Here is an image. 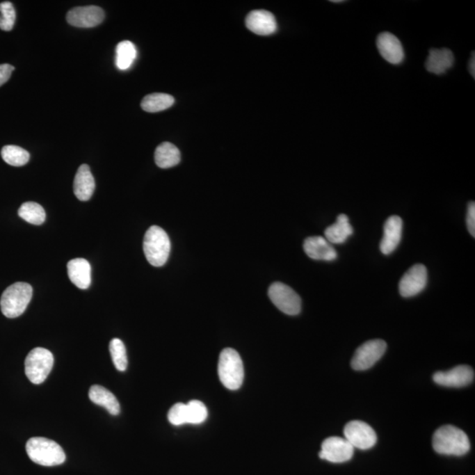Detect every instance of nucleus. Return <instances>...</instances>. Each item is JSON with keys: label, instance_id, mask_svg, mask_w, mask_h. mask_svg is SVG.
<instances>
[{"label": "nucleus", "instance_id": "nucleus-2", "mask_svg": "<svg viewBox=\"0 0 475 475\" xmlns=\"http://www.w3.org/2000/svg\"><path fill=\"white\" fill-rule=\"evenodd\" d=\"M26 451L33 462L43 467L59 466L66 458L61 445L45 437L31 438L26 444Z\"/></svg>", "mask_w": 475, "mask_h": 475}, {"label": "nucleus", "instance_id": "nucleus-14", "mask_svg": "<svg viewBox=\"0 0 475 475\" xmlns=\"http://www.w3.org/2000/svg\"><path fill=\"white\" fill-rule=\"evenodd\" d=\"M245 26L249 31L259 35L274 34L277 29L275 16L266 10H255L245 18Z\"/></svg>", "mask_w": 475, "mask_h": 475}, {"label": "nucleus", "instance_id": "nucleus-22", "mask_svg": "<svg viewBox=\"0 0 475 475\" xmlns=\"http://www.w3.org/2000/svg\"><path fill=\"white\" fill-rule=\"evenodd\" d=\"M454 56L448 49H431L426 61V69L435 74H443L453 66Z\"/></svg>", "mask_w": 475, "mask_h": 475}, {"label": "nucleus", "instance_id": "nucleus-28", "mask_svg": "<svg viewBox=\"0 0 475 475\" xmlns=\"http://www.w3.org/2000/svg\"><path fill=\"white\" fill-rule=\"evenodd\" d=\"M113 363L119 371H124L128 367V357L125 345L120 339L115 338L109 344Z\"/></svg>", "mask_w": 475, "mask_h": 475}, {"label": "nucleus", "instance_id": "nucleus-23", "mask_svg": "<svg viewBox=\"0 0 475 475\" xmlns=\"http://www.w3.org/2000/svg\"><path fill=\"white\" fill-rule=\"evenodd\" d=\"M155 162L159 168H170L181 161V152L175 145L164 142L156 148Z\"/></svg>", "mask_w": 475, "mask_h": 475}, {"label": "nucleus", "instance_id": "nucleus-29", "mask_svg": "<svg viewBox=\"0 0 475 475\" xmlns=\"http://www.w3.org/2000/svg\"><path fill=\"white\" fill-rule=\"evenodd\" d=\"M188 424H200L208 417V410L200 401H191L187 404Z\"/></svg>", "mask_w": 475, "mask_h": 475}, {"label": "nucleus", "instance_id": "nucleus-24", "mask_svg": "<svg viewBox=\"0 0 475 475\" xmlns=\"http://www.w3.org/2000/svg\"><path fill=\"white\" fill-rule=\"evenodd\" d=\"M175 99L168 94H151L146 95L141 102L143 111L149 113H157L166 111L174 105Z\"/></svg>", "mask_w": 475, "mask_h": 475}, {"label": "nucleus", "instance_id": "nucleus-30", "mask_svg": "<svg viewBox=\"0 0 475 475\" xmlns=\"http://www.w3.org/2000/svg\"><path fill=\"white\" fill-rule=\"evenodd\" d=\"M16 19L15 9L11 2L0 3V29L4 31H11Z\"/></svg>", "mask_w": 475, "mask_h": 475}, {"label": "nucleus", "instance_id": "nucleus-4", "mask_svg": "<svg viewBox=\"0 0 475 475\" xmlns=\"http://www.w3.org/2000/svg\"><path fill=\"white\" fill-rule=\"evenodd\" d=\"M32 296L33 288L31 284L19 282L10 285L3 292L0 300L2 314L10 319L21 316L31 303Z\"/></svg>", "mask_w": 475, "mask_h": 475}, {"label": "nucleus", "instance_id": "nucleus-13", "mask_svg": "<svg viewBox=\"0 0 475 475\" xmlns=\"http://www.w3.org/2000/svg\"><path fill=\"white\" fill-rule=\"evenodd\" d=\"M474 380L473 368L468 365L458 367L446 371H437L433 375L435 383L445 387H463L470 385Z\"/></svg>", "mask_w": 475, "mask_h": 475}, {"label": "nucleus", "instance_id": "nucleus-32", "mask_svg": "<svg viewBox=\"0 0 475 475\" xmlns=\"http://www.w3.org/2000/svg\"><path fill=\"white\" fill-rule=\"evenodd\" d=\"M467 225L470 234L474 237L475 236V204L474 202H470L468 204Z\"/></svg>", "mask_w": 475, "mask_h": 475}, {"label": "nucleus", "instance_id": "nucleus-19", "mask_svg": "<svg viewBox=\"0 0 475 475\" xmlns=\"http://www.w3.org/2000/svg\"><path fill=\"white\" fill-rule=\"evenodd\" d=\"M70 280L81 290H86L91 284V266L85 259L77 258L67 264Z\"/></svg>", "mask_w": 475, "mask_h": 475}, {"label": "nucleus", "instance_id": "nucleus-26", "mask_svg": "<svg viewBox=\"0 0 475 475\" xmlns=\"http://www.w3.org/2000/svg\"><path fill=\"white\" fill-rule=\"evenodd\" d=\"M19 217L24 219L29 224L40 225L45 223L46 214L45 209L34 202H26L19 209Z\"/></svg>", "mask_w": 475, "mask_h": 475}, {"label": "nucleus", "instance_id": "nucleus-27", "mask_svg": "<svg viewBox=\"0 0 475 475\" xmlns=\"http://www.w3.org/2000/svg\"><path fill=\"white\" fill-rule=\"evenodd\" d=\"M2 159L13 167H22L29 161L31 155L24 149L16 145H6L2 148Z\"/></svg>", "mask_w": 475, "mask_h": 475}, {"label": "nucleus", "instance_id": "nucleus-21", "mask_svg": "<svg viewBox=\"0 0 475 475\" xmlns=\"http://www.w3.org/2000/svg\"><path fill=\"white\" fill-rule=\"evenodd\" d=\"M325 239L331 244H343L353 234L350 219L345 214H340L337 218V222L325 229Z\"/></svg>", "mask_w": 475, "mask_h": 475}, {"label": "nucleus", "instance_id": "nucleus-3", "mask_svg": "<svg viewBox=\"0 0 475 475\" xmlns=\"http://www.w3.org/2000/svg\"><path fill=\"white\" fill-rule=\"evenodd\" d=\"M218 376L227 389L238 390L244 380V367L240 354L234 348L222 351L218 360Z\"/></svg>", "mask_w": 475, "mask_h": 475}, {"label": "nucleus", "instance_id": "nucleus-1", "mask_svg": "<svg viewBox=\"0 0 475 475\" xmlns=\"http://www.w3.org/2000/svg\"><path fill=\"white\" fill-rule=\"evenodd\" d=\"M433 445L436 453L453 456H463L471 447L467 435L453 425L438 428L434 433Z\"/></svg>", "mask_w": 475, "mask_h": 475}, {"label": "nucleus", "instance_id": "nucleus-15", "mask_svg": "<svg viewBox=\"0 0 475 475\" xmlns=\"http://www.w3.org/2000/svg\"><path fill=\"white\" fill-rule=\"evenodd\" d=\"M403 222L398 216H391L384 225V234L380 242L382 254L387 255L397 248L403 235Z\"/></svg>", "mask_w": 475, "mask_h": 475}, {"label": "nucleus", "instance_id": "nucleus-12", "mask_svg": "<svg viewBox=\"0 0 475 475\" xmlns=\"http://www.w3.org/2000/svg\"><path fill=\"white\" fill-rule=\"evenodd\" d=\"M104 11L99 6H79L70 10L66 21L77 28L89 29L101 24L104 21Z\"/></svg>", "mask_w": 475, "mask_h": 475}, {"label": "nucleus", "instance_id": "nucleus-11", "mask_svg": "<svg viewBox=\"0 0 475 475\" xmlns=\"http://www.w3.org/2000/svg\"><path fill=\"white\" fill-rule=\"evenodd\" d=\"M427 268L423 264H414L401 277L398 284L400 294L404 298L414 297L426 287Z\"/></svg>", "mask_w": 475, "mask_h": 475}, {"label": "nucleus", "instance_id": "nucleus-7", "mask_svg": "<svg viewBox=\"0 0 475 475\" xmlns=\"http://www.w3.org/2000/svg\"><path fill=\"white\" fill-rule=\"evenodd\" d=\"M268 297L279 310L288 315H297L301 311V298L290 287L277 282L268 289Z\"/></svg>", "mask_w": 475, "mask_h": 475}, {"label": "nucleus", "instance_id": "nucleus-33", "mask_svg": "<svg viewBox=\"0 0 475 475\" xmlns=\"http://www.w3.org/2000/svg\"><path fill=\"white\" fill-rule=\"evenodd\" d=\"M13 71H15V67L11 65H0V86L8 81Z\"/></svg>", "mask_w": 475, "mask_h": 475}, {"label": "nucleus", "instance_id": "nucleus-17", "mask_svg": "<svg viewBox=\"0 0 475 475\" xmlns=\"http://www.w3.org/2000/svg\"><path fill=\"white\" fill-rule=\"evenodd\" d=\"M303 247L307 257L314 260L331 261L337 258V250L333 245L321 236L305 239Z\"/></svg>", "mask_w": 475, "mask_h": 475}, {"label": "nucleus", "instance_id": "nucleus-16", "mask_svg": "<svg viewBox=\"0 0 475 475\" xmlns=\"http://www.w3.org/2000/svg\"><path fill=\"white\" fill-rule=\"evenodd\" d=\"M377 47L380 55L390 64L398 65L403 61L404 51L400 40L389 32L378 36Z\"/></svg>", "mask_w": 475, "mask_h": 475}, {"label": "nucleus", "instance_id": "nucleus-9", "mask_svg": "<svg viewBox=\"0 0 475 475\" xmlns=\"http://www.w3.org/2000/svg\"><path fill=\"white\" fill-rule=\"evenodd\" d=\"M345 440L354 448L369 450L377 443V434L370 425L362 421H351L344 430Z\"/></svg>", "mask_w": 475, "mask_h": 475}, {"label": "nucleus", "instance_id": "nucleus-8", "mask_svg": "<svg viewBox=\"0 0 475 475\" xmlns=\"http://www.w3.org/2000/svg\"><path fill=\"white\" fill-rule=\"evenodd\" d=\"M385 351L387 344L385 341L378 339L368 341L355 351L351 360V367L355 371L368 370L383 357Z\"/></svg>", "mask_w": 475, "mask_h": 475}, {"label": "nucleus", "instance_id": "nucleus-20", "mask_svg": "<svg viewBox=\"0 0 475 475\" xmlns=\"http://www.w3.org/2000/svg\"><path fill=\"white\" fill-rule=\"evenodd\" d=\"M89 398L92 403L102 406L112 415L120 414L121 407L118 398L107 388L95 385L89 390Z\"/></svg>", "mask_w": 475, "mask_h": 475}, {"label": "nucleus", "instance_id": "nucleus-31", "mask_svg": "<svg viewBox=\"0 0 475 475\" xmlns=\"http://www.w3.org/2000/svg\"><path fill=\"white\" fill-rule=\"evenodd\" d=\"M168 421L175 426L188 424L187 404L177 403L170 408L168 414Z\"/></svg>", "mask_w": 475, "mask_h": 475}, {"label": "nucleus", "instance_id": "nucleus-10", "mask_svg": "<svg viewBox=\"0 0 475 475\" xmlns=\"http://www.w3.org/2000/svg\"><path fill=\"white\" fill-rule=\"evenodd\" d=\"M354 449L345 438L331 437L322 443L319 456L332 463H344L351 460Z\"/></svg>", "mask_w": 475, "mask_h": 475}, {"label": "nucleus", "instance_id": "nucleus-25", "mask_svg": "<svg viewBox=\"0 0 475 475\" xmlns=\"http://www.w3.org/2000/svg\"><path fill=\"white\" fill-rule=\"evenodd\" d=\"M137 58V49L131 42L124 41L118 43L115 49V65L118 69L127 70Z\"/></svg>", "mask_w": 475, "mask_h": 475}, {"label": "nucleus", "instance_id": "nucleus-34", "mask_svg": "<svg viewBox=\"0 0 475 475\" xmlns=\"http://www.w3.org/2000/svg\"><path fill=\"white\" fill-rule=\"evenodd\" d=\"M469 71L471 73V75L473 76V77H475V58H474V52H473V54H472V58L470 59V63H469Z\"/></svg>", "mask_w": 475, "mask_h": 475}, {"label": "nucleus", "instance_id": "nucleus-6", "mask_svg": "<svg viewBox=\"0 0 475 475\" xmlns=\"http://www.w3.org/2000/svg\"><path fill=\"white\" fill-rule=\"evenodd\" d=\"M53 364L54 357L51 351L43 348H35L26 355L25 373L33 384L40 385L51 373Z\"/></svg>", "mask_w": 475, "mask_h": 475}, {"label": "nucleus", "instance_id": "nucleus-5", "mask_svg": "<svg viewBox=\"0 0 475 475\" xmlns=\"http://www.w3.org/2000/svg\"><path fill=\"white\" fill-rule=\"evenodd\" d=\"M144 253L146 259L154 267H161L168 261L171 251V242L167 232L154 225L145 232Z\"/></svg>", "mask_w": 475, "mask_h": 475}, {"label": "nucleus", "instance_id": "nucleus-18", "mask_svg": "<svg viewBox=\"0 0 475 475\" xmlns=\"http://www.w3.org/2000/svg\"><path fill=\"white\" fill-rule=\"evenodd\" d=\"M95 182L88 165L83 164L79 168L73 182V191L81 201H88L94 194Z\"/></svg>", "mask_w": 475, "mask_h": 475}]
</instances>
